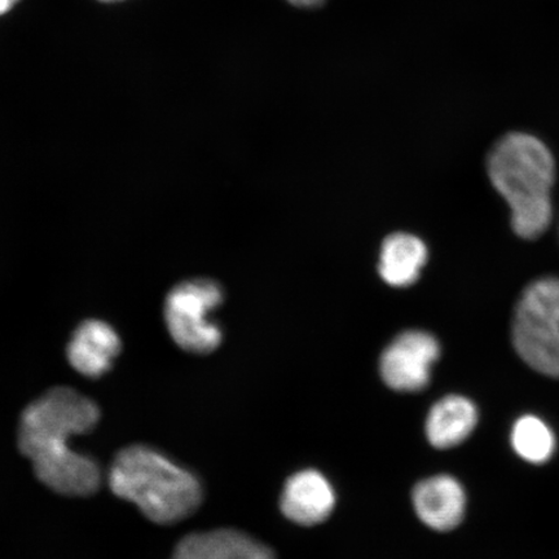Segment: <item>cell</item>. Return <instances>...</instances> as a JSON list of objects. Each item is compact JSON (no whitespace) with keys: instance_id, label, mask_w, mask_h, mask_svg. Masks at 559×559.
Masks as SVG:
<instances>
[{"instance_id":"cell-7","label":"cell","mask_w":559,"mask_h":559,"mask_svg":"<svg viewBox=\"0 0 559 559\" xmlns=\"http://www.w3.org/2000/svg\"><path fill=\"white\" fill-rule=\"evenodd\" d=\"M121 349L122 342L114 326L102 320H86L69 341L67 358L75 372L95 380L109 372Z\"/></svg>"},{"instance_id":"cell-2","label":"cell","mask_w":559,"mask_h":559,"mask_svg":"<svg viewBox=\"0 0 559 559\" xmlns=\"http://www.w3.org/2000/svg\"><path fill=\"white\" fill-rule=\"evenodd\" d=\"M487 173L507 202L510 226L523 240L539 239L554 221L557 165L549 146L530 132L501 136L488 153Z\"/></svg>"},{"instance_id":"cell-5","label":"cell","mask_w":559,"mask_h":559,"mask_svg":"<svg viewBox=\"0 0 559 559\" xmlns=\"http://www.w3.org/2000/svg\"><path fill=\"white\" fill-rule=\"evenodd\" d=\"M223 300V289L213 280L195 278L175 286L165 302V323L175 344L191 354L215 352L223 333L210 317Z\"/></svg>"},{"instance_id":"cell-8","label":"cell","mask_w":559,"mask_h":559,"mask_svg":"<svg viewBox=\"0 0 559 559\" xmlns=\"http://www.w3.org/2000/svg\"><path fill=\"white\" fill-rule=\"evenodd\" d=\"M418 519L431 530H454L464 521L466 493L463 485L451 475H436L418 484L414 491Z\"/></svg>"},{"instance_id":"cell-11","label":"cell","mask_w":559,"mask_h":559,"mask_svg":"<svg viewBox=\"0 0 559 559\" xmlns=\"http://www.w3.org/2000/svg\"><path fill=\"white\" fill-rule=\"evenodd\" d=\"M478 417L477 407L467 397L445 396L432 405L426 419V436L436 449H453L473 435Z\"/></svg>"},{"instance_id":"cell-4","label":"cell","mask_w":559,"mask_h":559,"mask_svg":"<svg viewBox=\"0 0 559 559\" xmlns=\"http://www.w3.org/2000/svg\"><path fill=\"white\" fill-rule=\"evenodd\" d=\"M515 353L535 372L559 379V277L543 276L523 289L512 320Z\"/></svg>"},{"instance_id":"cell-10","label":"cell","mask_w":559,"mask_h":559,"mask_svg":"<svg viewBox=\"0 0 559 559\" xmlns=\"http://www.w3.org/2000/svg\"><path fill=\"white\" fill-rule=\"evenodd\" d=\"M170 559H276L267 545L241 531L222 528L185 536Z\"/></svg>"},{"instance_id":"cell-9","label":"cell","mask_w":559,"mask_h":559,"mask_svg":"<svg viewBox=\"0 0 559 559\" xmlns=\"http://www.w3.org/2000/svg\"><path fill=\"white\" fill-rule=\"evenodd\" d=\"M335 493L330 480L317 471L299 472L286 481L282 510L286 519L300 526H314L330 519Z\"/></svg>"},{"instance_id":"cell-3","label":"cell","mask_w":559,"mask_h":559,"mask_svg":"<svg viewBox=\"0 0 559 559\" xmlns=\"http://www.w3.org/2000/svg\"><path fill=\"white\" fill-rule=\"evenodd\" d=\"M108 486L160 526L190 519L204 499L201 481L191 471L145 444L124 447L116 454Z\"/></svg>"},{"instance_id":"cell-6","label":"cell","mask_w":559,"mask_h":559,"mask_svg":"<svg viewBox=\"0 0 559 559\" xmlns=\"http://www.w3.org/2000/svg\"><path fill=\"white\" fill-rule=\"evenodd\" d=\"M439 356L440 345L435 335L424 331L404 332L382 353V380L402 393L421 391L428 386L431 368Z\"/></svg>"},{"instance_id":"cell-16","label":"cell","mask_w":559,"mask_h":559,"mask_svg":"<svg viewBox=\"0 0 559 559\" xmlns=\"http://www.w3.org/2000/svg\"><path fill=\"white\" fill-rule=\"evenodd\" d=\"M102 2H117V0H102Z\"/></svg>"},{"instance_id":"cell-13","label":"cell","mask_w":559,"mask_h":559,"mask_svg":"<svg viewBox=\"0 0 559 559\" xmlns=\"http://www.w3.org/2000/svg\"><path fill=\"white\" fill-rule=\"evenodd\" d=\"M510 444L516 456L531 465L549 463L557 450V438L539 416L524 415L513 424Z\"/></svg>"},{"instance_id":"cell-12","label":"cell","mask_w":559,"mask_h":559,"mask_svg":"<svg viewBox=\"0 0 559 559\" xmlns=\"http://www.w3.org/2000/svg\"><path fill=\"white\" fill-rule=\"evenodd\" d=\"M426 262V243L415 235L397 233L382 243L379 272L384 283L405 288L417 282Z\"/></svg>"},{"instance_id":"cell-15","label":"cell","mask_w":559,"mask_h":559,"mask_svg":"<svg viewBox=\"0 0 559 559\" xmlns=\"http://www.w3.org/2000/svg\"><path fill=\"white\" fill-rule=\"evenodd\" d=\"M20 0H0V16H3L4 13L10 12Z\"/></svg>"},{"instance_id":"cell-1","label":"cell","mask_w":559,"mask_h":559,"mask_svg":"<svg viewBox=\"0 0 559 559\" xmlns=\"http://www.w3.org/2000/svg\"><path fill=\"white\" fill-rule=\"evenodd\" d=\"M100 417L93 400L66 386L48 390L27 405L20 418L19 449L41 484L68 498H87L99 491L100 465L75 452L70 439L88 435Z\"/></svg>"},{"instance_id":"cell-14","label":"cell","mask_w":559,"mask_h":559,"mask_svg":"<svg viewBox=\"0 0 559 559\" xmlns=\"http://www.w3.org/2000/svg\"><path fill=\"white\" fill-rule=\"evenodd\" d=\"M292 5L298 7V9H314L325 2V0H286Z\"/></svg>"}]
</instances>
